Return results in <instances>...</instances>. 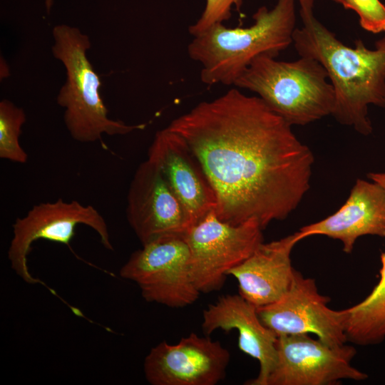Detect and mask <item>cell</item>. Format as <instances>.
Instances as JSON below:
<instances>
[{
  "instance_id": "cell-12",
  "label": "cell",
  "mask_w": 385,
  "mask_h": 385,
  "mask_svg": "<svg viewBox=\"0 0 385 385\" xmlns=\"http://www.w3.org/2000/svg\"><path fill=\"white\" fill-rule=\"evenodd\" d=\"M126 217L143 245L170 235H185L191 220L158 167L141 163L127 195Z\"/></svg>"
},
{
  "instance_id": "cell-4",
  "label": "cell",
  "mask_w": 385,
  "mask_h": 385,
  "mask_svg": "<svg viewBox=\"0 0 385 385\" xmlns=\"http://www.w3.org/2000/svg\"><path fill=\"white\" fill-rule=\"evenodd\" d=\"M271 55L256 57L234 86L257 94L289 125H307L332 115L335 92L324 67L300 57L277 61Z\"/></svg>"
},
{
  "instance_id": "cell-3",
  "label": "cell",
  "mask_w": 385,
  "mask_h": 385,
  "mask_svg": "<svg viewBox=\"0 0 385 385\" xmlns=\"http://www.w3.org/2000/svg\"><path fill=\"white\" fill-rule=\"evenodd\" d=\"M294 1L277 0L271 9L259 8L248 27L227 28L219 23L193 36L188 53L201 66L202 82L234 86L256 57H276L287 48L296 29Z\"/></svg>"
},
{
  "instance_id": "cell-21",
  "label": "cell",
  "mask_w": 385,
  "mask_h": 385,
  "mask_svg": "<svg viewBox=\"0 0 385 385\" xmlns=\"http://www.w3.org/2000/svg\"><path fill=\"white\" fill-rule=\"evenodd\" d=\"M367 177L385 190V173H370Z\"/></svg>"
},
{
  "instance_id": "cell-22",
  "label": "cell",
  "mask_w": 385,
  "mask_h": 385,
  "mask_svg": "<svg viewBox=\"0 0 385 385\" xmlns=\"http://www.w3.org/2000/svg\"><path fill=\"white\" fill-rule=\"evenodd\" d=\"M53 0H45V5L47 10V13L49 14L51 6L53 5Z\"/></svg>"
},
{
  "instance_id": "cell-23",
  "label": "cell",
  "mask_w": 385,
  "mask_h": 385,
  "mask_svg": "<svg viewBox=\"0 0 385 385\" xmlns=\"http://www.w3.org/2000/svg\"><path fill=\"white\" fill-rule=\"evenodd\" d=\"M332 1L341 4V0H332Z\"/></svg>"
},
{
  "instance_id": "cell-6",
  "label": "cell",
  "mask_w": 385,
  "mask_h": 385,
  "mask_svg": "<svg viewBox=\"0 0 385 385\" xmlns=\"http://www.w3.org/2000/svg\"><path fill=\"white\" fill-rule=\"evenodd\" d=\"M134 282L144 299L172 308L193 304L200 292L194 284L185 235H170L143 245L120 270Z\"/></svg>"
},
{
  "instance_id": "cell-7",
  "label": "cell",
  "mask_w": 385,
  "mask_h": 385,
  "mask_svg": "<svg viewBox=\"0 0 385 385\" xmlns=\"http://www.w3.org/2000/svg\"><path fill=\"white\" fill-rule=\"evenodd\" d=\"M262 228L255 219L232 225L215 210L185 235L190 252V269L200 293L220 289L227 272L248 258L263 242Z\"/></svg>"
},
{
  "instance_id": "cell-16",
  "label": "cell",
  "mask_w": 385,
  "mask_h": 385,
  "mask_svg": "<svg viewBox=\"0 0 385 385\" xmlns=\"http://www.w3.org/2000/svg\"><path fill=\"white\" fill-rule=\"evenodd\" d=\"M300 241L297 232L277 240L262 242L245 261L227 275L237 283L239 294L257 307L278 300L289 289L295 270L291 253Z\"/></svg>"
},
{
  "instance_id": "cell-2",
  "label": "cell",
  "mask_w": 385,
  "mask_h": 385,
  "mask_svg": "<svg viewBox=\"0 0 385 385\" xmlns=\"http://www.w3.org/2000/svg\"><path fill=\"white\" fill-rule=\"evenodd\" d=\"M302 26L293 34L300 57L316 60L325 69L335 92L332 115L364 135L372 132L368 107L385 108V36L368 48L361 40L350 47L340 41L314 13V0H298Z\"/></svg>"
},
{
  "instance_id": "cell-15",
  "label": "cell",
  "mask_w": 385,
  "mask_h": 385,
  "mask_svg": "<svg viewBox=\"0 0 385 385\" xmlns=\"http://www.w3.org/2000/svg\"><path fill=\"white\" fill-rule=\"evenodd\" d=\"M299 240L321 235L338 240L350 253L363 235L385 237V190L377 183L358 179L345 203L324 220L305 225L297 232Z\"/></svg>"
},
{
  "instance_id": "cell-5",
  "label": "cell",
  "mask_w": 385,
  "mask_h": 385,
  "mask_svg": "<svg viewBox=\"0 0 385 385\" xmlns=\"http://www.w3.org/2000/svg\"><path fill=\"white\" fill-rule=\"evenodd\" d=\"M53 56L66 69V82L57 96L64 109L63 120L71 136L81 143L102 142L103 134L125 135L145 124L128 125L111 119L101 98L102 82L87 57L89 37L78 28L66 24L53 29Z\"/></svg>"
},
{
  "instance_id": "cell-20",
  "label": "cell",
  "mask_w": 385,
  "mask_h": 385,
  "mask_svg": "<svg viewBox=\"0 0 385 385\" xmlns=\"http://www.w3.org/2000/svg\"><path fill=\"white\" fill-rule=\"evenodd\" d=\"M242 0H206L205 9L197 21L189 27V33L197 36L210 26L223 23L231 16L233 6L239 8Z\"/></svg>"
},
{
  "instance_id": "cell-14",
  "label": "cell",
  "mask_w": 385,
  "mask_h": 385,
  "mask_svg": "<svg viewBox=\"0 0 385 385\" xmlns=\"http://www.w3.org/2000/svg\"><path fill=\"white\" fill-rule=\"evenodd\" d=\"M202 328L207 335L218 329L237 330L239 349L260 364L257 376L246 384L267 385L276 362L277 336L261 322L256 306L240 294L222 295L204 309Z\"/></svg>"
},
{
  "instance_id": "cell-13",
  "label": "cell",
  "mask_w": 385,
  "mask_h": 385,
  "mask_svg": "<svg viewBox=\"0 0 385 385\" xmlns=\"http://www.w3.org/2000/svg\"><path fill=\"white\" fill-rule=\"evenodd\" d=\"M148 159L160 170L185 209L192 226L215 210L217 197L200 161L181 136L168 127L158 130Z\"/></svg>"
},
{
  "instance_id": "cell-1",
  "label": "cell",
  "mask_w": 385,
  "mask_h": 385,
  "mask_svg": "<svg viewBox=\"0 0 385 385\" xmlns=\"http://www.w3.org/2000/svg\"><path fill=\"white\" fill-rule=\"evenodd\" d=\"M168 128L200 161L217 197L218 218L282 220L310 186L314 155L292 125L258 96L232 88L198 103Z\"/></svg>"
},
{
  "instance_id": "cell-8",
  "label": "cell",
  "mask_w": 385,
  "mask_h": 385,
  "mask_svg": "<svg viewBox=\"0 0 385 385\" xmlns=\"http://www.w3.org/2000/svg\"><path fill=\"white\" fill-rule=\"evenodd\" d=\"M78 225L93 229L100 237L102 245L108 250H113L107 223L93 206L59 198L53 202L35 205L26 215L15 220L7 252L12 270L29 284H44L29 270L27 256L32 244L38 240H46L70 247Z\"/></svg>"
},
{
  "instance_id": "cell-10",
  "label": "cell",
  "mask_w": 385,
  "mask_h": 385,
  "mask_svg": "<svg viewBox=\"0 0 385 385\" xmlns=\"http://www.w3.org/2000/svg\"><path fill=\"white\" fill-rule=\"evenodd\" d=\"M329 302L319 292L314 279L295 270L288 290L276 302L257 307V312L277 337L314 334L329 346H340L347 341L345 312L330 309Z\"/></svg>"
},
{
  "instance_id": "cell-11",
  "label": "cell",
  "mask_w": 385,
  "mask_h": 385,
  "mask_svg": "<svg viewBox=\"0 0 385 385\" xmlns=\"http://www.w3.org/2000/svg\"><path fill=\"white\" fill-rule=\"evenodd\" d=\"M230 359L219 341L190 333L175 344L163 341L151 348L143 369L152 385H215L225 378Z\"/></svg>"
},
{
  "instance_id": "cell-17",
  "label": "cell",
  "mask_w": 385,
  "mask_h": 385,
  "mask_svg": "<svg viewBox=\"0 0 385 385\" xmlns=\"http://www.w3.org/2000/svg\"><path fill=\"white\" fill-rule=\"evenodd\" d=\"M380 257L378 283L364 300L344 309L347 341L356 344H376L385 339V252Z\"/></svg>"
},
{
  "instance_id": "cell-9",
  "label": "cell",
  "mask_w": 385,
  "mask_h": 385,
  "mask_svg": "<svg viewBox=\"0 0 385 385\" xmlns=\"http://www.w3.org/2000/svg\"><path fill=\"white\" fill-rule=\"evenodd\" d=\"M276 362L267 385H332L368 376L351 365L352 346H329L309 334L277 337Z\"/></svg>"
},
{
  "instance_id": "cell-19",
  "label": "cell",
  "mask_w": 385,
  "mask_h": 385,
  "mask_svg": "<svg viewBox=\"0 0 385 385\" xmlns=\"http://www.w3.org/2000/svg\"><path fill=\"white\" fill-rule=\"evenodd\" d=\"M341 4L357 14L364 30L373 34L385 31V6L379 0H341Z\"/></svg>"
},
{
  "instance_id": "cell-18",
  "label": "cell",
  "mask_w": 385,
  "mask_h": 385,
  "mask_svg": "<svg viewBox=\"0 0 385 385\" xmlns=\"http://www.w3.org/2000/svg\"><path fill=\"white\" fill-rule=\"evenodd\" d=\"M26 120L24 111L11 101L0 102V158L11 162L24 164L27 153L21 147L19 138Z\"/></svg>"
}]
</instances>
